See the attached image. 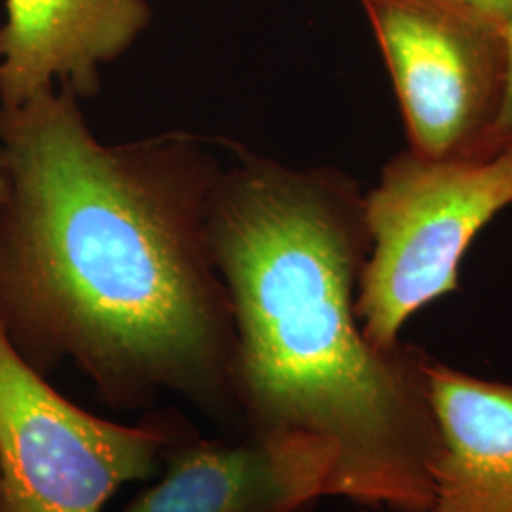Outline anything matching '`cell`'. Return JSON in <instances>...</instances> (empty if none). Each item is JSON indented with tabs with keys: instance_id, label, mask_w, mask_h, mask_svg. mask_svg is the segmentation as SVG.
Here are the masks:
<instances>
[{
	"instance_id": "1",
	"label": "cell",
	"mask_w": 512,
	"mask_h": 512,
	"mask_svg": "<svg viewBox=\"0 0 512 512\" xmlns=\"http://www.w3.org/2000/svg\"><path fill=\"white\" fill-rule=\"evenodd\" d=\"M0 327L46 374L73 361L116 408L171 393L239 420L236 327L209 243L222 139L95 137L57 86L0 107Z\"/></svg>"
},
{
	"instance_id": "2",
	"label": "cell",
	"mask_w": 512,
	"mask_h": 512,
	"mask_svg": "<svg viewBox=\"0 0 512 512\" xmlns=\"http://www.w3.org/2000/svg\"><path fill=\"white\" fill-rule=\"evenodd\" d=\"M209 243L236 327L234 395L249 433L306 437L334 458L332 497L429 512L439 437L427 353L366 340L355 310L365 194L226 141Z\"/></svg>"
},
{
	"instance_id": "3",
	"label": "cell",
	"mask_w": 512,
	"mask_h": 512,
	"mask_svg": "<svg viewBox=\"0 0 512 512\" xmlns=\"http://www.w3.org/2000/svg\"><path fill=\"white\" fill-rule=\"evenodd\" d=\"M512 205V150L480 160H431L403 150L365 194L370 251L355 310L376 348L401 344L404 325L459 287L480 230Z\"/></svg>"
},
{
	"instance_id": "4",
	"label": "cell",
	"mask_w": 512,
	"mask_h": 512,
	"mask_svg": "<svg viewBox=\"0 0 512 512\" xmlns=\"http://www.w3.org/2000/svg\"><path fill=\"white\" fill-rule=\"evenodd\" d=\"M384 55L408 150L431 160L494 154L509 88L507 25L463 0H361Z\"/></svg>"
},
{
	"instance_id": "5",
	"label": "cell",
	"mask_w": 512,
	"mask_h": 512,
	"mask_svg": "<svg viewBox=\"0 0 512 512\" xmlns=\"http://www.w3.org/2000/svg\"><path fill=\"white\" fill-rule=\"evenodd\" d=\"M162 425L97 418L59 395L0 327V473L8 512H101L171 448Z\"/></svg>"
},
{
	"instance_id": "6",
	"label": "cell",
	"mask_w": 512,
	"mask_h": 512,
	"mask_svg": "<svg viewBox=\"0 0 512 512\" xmlns=\"http://www.w3.org/2000/svg\"><path fill=\"white\" fill-rule=\"evenodd\" d=\"M334 458L306 437L249 433L169 450L165 475L122 512H300L332 495Z\"/></svg>"
},
{
	"instance_id": "7",
	"label": "cell",
	"mask_w": 512,
	"mask_h": 512,
	"mask_svg": "<svg viewBox=\"0 0 512 512\" xmlns=\"http://www.w3.org/2000/svg\"><path fill=\"white\" fill-rule=\"evenodd\" d=\"M150 19L147 0H6L0 107L14 109L57 86L92 99L101 67L126 54Z\"/></svg>"
},
{
	"instance_id": "8",
	"label": "cell",
	"mask_w": 512,
	"mask_h": 512,
	"mask_svg": "<svg viewBox=\"0 0 512 512\" xmlns=\"http://www.w3.org/2000/svg\"><path fill=\"white\" fill-rule=\"evenodd\" d=\"M439 452L429 512H512V382L425 363Z\"/></svg>"
},
{
	"instance_id": "9",
	"label": "cell",
	"mask_w": 512,
	"mask_h": 512,
	"mask_svg": "<svg viewBox=\"0 0 512 512\" xmlns=\"http://www.w3.org/2000/svg\"><path fill=\"white\" fill-rule=\"evenodd\" d=\"M507 38H509V88H507V97H505L499 124L495 128L494 154L512 150V16L507 27Z\"/></svg>"
},
{
	"instance_id": "10",
	"label": "cell",
	"mask_w": 512,
	"mask_h": 512,
	"mask_svg": "<svg viewBox=\"0 0 512 512\" xmlns=\"http://www.w3.org/2000/svg\"><path fill=\"white\" fill-rule=\"evenodd\" d=\"M476 12L509 27L512 16V0H463Z\"/></svg>"
},
{
	"instance_id": "11",
	"label": "cell",
	"mask_w": 512,
	"mask_h": 512,
	"mask_svg": "<svg viewBox=\"0 0 512 512\" xmlns=\"http://www.w3.org/2000/svg\"><path fill=\"white\" fill-rule=\"evenodd\" d=\"M4 183H6V175H4V156H2V145H0V198L4 192Z\"/></svg>"
},
{
	"instance_id": "12",
	"label": "cell",
	"mask_w": 512,
	"mask_h": 512,
	"mask_svg": "<svg viewBox=\"0 0 512 512\" xmlns=\"http://www.w3.org/2000/svg\"><path fill=\"white\" fill-rule=\"evenodd\" d=\"M0 512L6 511V494H4V482H2V473H0Z\"/></svg>"
}]
</instances>
